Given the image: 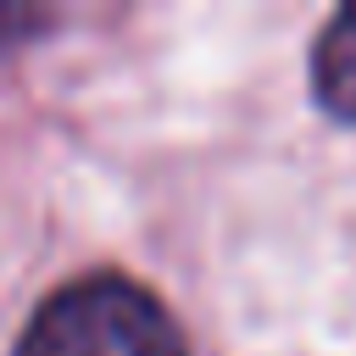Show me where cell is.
<instances>
[{
	"instance_id": "1",
	"label": "cell",
	"mask_w": 356,
	"mask_h": 356,
	"mask_svg": "<svg viewBox=\"0 0 356 356\" xmlns=\"http://www.w3.org/2000/svg\"><path fill=\"white\" fill-rule=\"evenodd\" d=\"M17 356H189L167 306L117 273L61 284L22 328Z\"/></svg>"
},
{
	"instance_id": "2",
	"label": "cell",
	"mask_w": 356,
	"mask_h": 356,
	"mask_svg": "<svg viewBox=\"0 0 356 356\" xmlns=\"http://www.w3.org/2000/svg\"><path fill=\"white\" fill-rule=\"evenodd\" d=\"M317 100L334 111V117H350L356 122V6H345L323 39H317Z\"/></svg>"
},
{
	"instance_id": "3",
	"label": "cell",
	"mask_w": 356,
	"mask_h": 356,
	"mask_svg": "<svg viewBox=\"0 0 356 356\" xmlns=\"http://www.w3.org/2000/svg\"><path fill=\"white\" fill-rule=\"evenodd\" d=\"M50 17L44 11H33V6H0V44H11V39H22V33H39Z\"/></svg>"
}]
</instances>
